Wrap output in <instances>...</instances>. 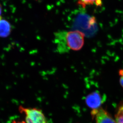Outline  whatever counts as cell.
Instances as JSON below:
<instances>
[{
  "label": "cell",
  "instance_id": "1",
  "mask_svg": "<svg viewBox=\"0 0 123 123\" xmlns=\"http://www.w3.org/2000/svg\"><path fill=\"white\" fill-rule=\"evenodd\" d=\"M74 29L82 32L85 36L93 35L97 31L96 20L94 17L84 13H80L74 21Z\"/></svg>",
  "mask_w": 123,
  "mask_h": 123
},
{
  "label": "cell",
  "instance_id": "2",
  "mask_svg": "<svg viewBox=\"0 0 123 123\" xmlns=\"http://www.w3.org/2000/svg\"><path fill=\"white\" fill-rule=\"evenodd\" d=\"M85 35L79 31H70L66 32L65 40L68 50L78 51L83 47Z\"/></svg>",
  "mask_w": 123,
  "mask_h": 123
},
{
  "label": "cell",
  "instance_id": "3",
  "mask_svg": "<svg viewBox=\"0 0 123 123\" xmlns=\"http://www.w3.org/2000/svg\"><path fill=\"white\" fill-rule=\"evenodd\" d=\"M19 111L25 115L26 123H48L41 110L36 108L19 107Z\"/></svg>",
  "mask_w": 123,
  "mask_h": 123
},
{
  "label": "cell",
  "instance_id": "4",
  "mask_svg": "<svg viewBox=\"0 0 123 123\" xmlns=\"http://www.w3.org/2000/svg\"><path fill=\"white\" fill-rule=\"evenodd\" d=\"M91 113L96 123H116L110 114L102 108L92 110Z\"/></svg>",
  "mask_w": 123,
  "mask_h": 123
},
{
  "label": "cell",
  "instance_id": "5",
  "mask_svg": "<svg viewBox=\"0 0 123 123\" xmlns=\"http://www.w3.org/2000/svg\"><path fill=\"white\" fill-rule=\"evenodd\" d=\"M105 100V99H104V98L97 91L89 94L85 99L86 104L92 110L100 108L101 106Z\"/></svg>",
  "mask_w": 123,
  "mask_h": 123
},
{
  "label": "cell",
  "instance_id": "6",
  "mask_svg": "<svg viewBox=\"0 0 123 123\" xmlns=\"http://www.w3.org/2000/svg\"><path fill=\"white\" fill-rule=\"evenodd\" d=\"M11 27L10 23L0 17V37L6 38L10 34Z\"/></svg>",
  "mask_w": 123,
  "mask_h": 123
},
{
  "label": "cell",
  "instance_id": "7",
  "mask_svg": "<svg viewBox=\"0 0 123 123\" xmlns=\"http://www.w3.org/2000/svg\"><path fill=\"white\" fill-rule=\"evenodd\" d=\"M115 121L116 123H123V101L120 102L117 106L115 115Z\"/></svg>",
  "mask_w": 123,
  "mask_h": 123
},
{
  "label": "cell",
  "instance_id": "8",
  "mask_svg": "<svg viewBox=\"0 0 123 123\" xmlns=\"http://www.w3.org/2000/svg\"><path fill=\"white\" fill-rule=\"evenodd\" d=\"M78 4L83 8H85L87 6L94 4L100 6L102 4V0H78Z\"/></svg>",
  "mask_w": 123,
  "mask_h": 123
},
{
  "label": "cell",
  "instance_id": "9",
  "mask_svg": "<svg viewBox=\"0 0 123 123\" xmlns=\"http://www.w3.org/2000/svg\"><path fill=\"white\" fill-rule=\"evenodd\" d=\"M119 75L120 76V83L123 88V69H121L119 71Z\"/></svg>",
  "mask_w": 123,
  "mask_h": 123
},
{
  "label": "cell",
  "instance_id": "10",
  "mask_svg": "<svg viewBox=\"0 0 123 123\" xmlns=\"http://www.w3.org/2000/svg\"><path fill=\"white\" fill-rule=\"evenodd\" d=\"M12 123H26L24 121H22V122H17V121H13Z\"/></svg>",
  "mask_w": 123,
  "mask_h": 123
},
{
  "label": "cell",
  "instance_id": "11",
  "mask_svg": "<svg viewBox=\"0 0 123 123\" xmlns=\"http://www.w3.org/2000/svg\"><path fill=\"white\" fill-rule=\"evenodd\" d=\"M1 12H2V10H1V6L0 5V15H1Z\"/></svg>",
  "mask_w": 123,
  "mask_h": 123
}]
</instances>
